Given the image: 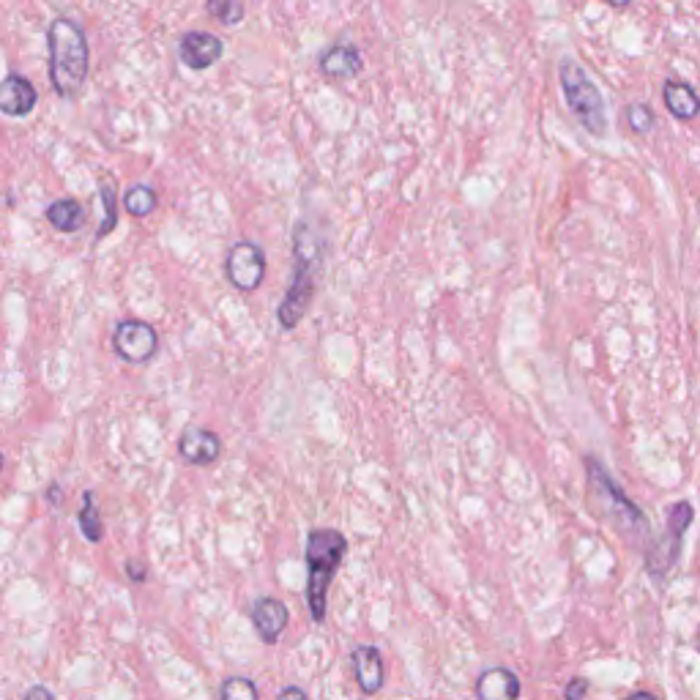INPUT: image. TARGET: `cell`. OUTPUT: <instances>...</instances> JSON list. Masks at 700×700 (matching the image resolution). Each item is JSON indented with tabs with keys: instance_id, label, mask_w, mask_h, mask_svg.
Instances as JSON below:
<instances>
[{
	"instance_id": "e0dca14e",
	"label": "cell",
	"mask_w": 700,
	"mask_h": 700,
	"mask_svg": "<svg viewBox=\"0 0 700 700\" xmlns=\"http://www.w3.org/2000/svg\"><path fill=\"white\" fill-rule=\"evenodd\" d=\"M47 219H50V225L55 227V230H61V233H77V230L85 225V211L77 200L63 197V200L50 203Z\"/></svg>"
},
{
	"instance_id": "5b68a950",
	"label": "cell",
	"mask_w": 700,
	"mask_h": 700,
	"mask_svg": "<svg viewBox=\"0 0 700 700\" xmlns=\"http://www.w3.org/2000/svg\"><path fill=\"white\" fill-rule=\"evenodd\" d=\"M561 88H564V99H567L569 110L575 113V118L583 124L586 132L597 134V137L608 132L605 99H602L594 80L586 74V69L572 58L561 63Z\"/></svg>"
},
{
	"instance_id": "cb8c5ba5",
	"label": "cell",
	"mask_w": 700,
	"mask_h": 700,
	"mask_svg": "<svg viewBox=\"0 0 700 700\" xmlns=\"http://www.w3.org/2000/svg\"><path fill=\"white\" fill-rule=\"evenodd\" d=\"M586 690H588V681L586 679H572L567 684V690H564V698H567V700H583V698H586Z\"/></svg>"
},
{
	"instance_id": "44dd1931",
	"label": "cell",
	"mask_w": 700,
	"mask_h": 700,
	"mask_svg": "<svg viewBox=\"0 0 700 700\" xmlns=\"http://www.w3.org/2000/svg\"><path fill=\"white\" fill-rule=\"evenodd\" d=\"M222 700H260L255 681L244 676H233L222 684Z\"/></svg>"
},
{
	"instance_id": "603a6c76",
	"label": "cell",
	"mask_w": 700,
	"mask_h": 700,
	"mask_svg": "<svg viewBox=\"0 0 700 700\" xmlns=\"http://www.w3.org/2000/svg\"><path fill=\"white\" fill-rule=\"evenodd\" d=\"M627 121H629V126H632V132H638V134H649L651 129H654V124H657L654 110H651L649 104H640V102L629 104Z\"/></svg>"
},
{
	"instance_id": "52a82bcc",
	"label": "cell",
	"mask_w": 700,
	"mask_h": 700,
	"mask_svg": "<svg viewBox=\"0 0 700 700\" xmlns=\"http://www.w3.org/2000/svg\"><path fill=\"white\" fill-rule=\"evenodd\" d=\"M115 353L129 364H145L159 348V334L143 320H121L113 331Z\"/></svg>"
},
{
	"instance_id": "83f0119b",
	"label": "cell",
	"mask_w": 700,
	"mask_h": 700,
	"mask_svg": "<svg viewBox=\"0 0 700 700\" xmlns=\"http://www.w3.org/2000/svg\"><path fill=\"white\" fill-rule=\"evenodd\" d=\"M627 700H657L651 692H635V695H629Z\"/></svg>"
},
{
	"instance_id": "8fae6325",
	"label": "cell",
	"mask_w": 700,
	"mask_h": 700,
	"mask_svg": "<svg viewBox=\"0 0 700 700\" xmlns=\"http://www.w3.org/2000/svg\"><path fill=\"white\" fill-rule=\"evenodd\" d=\"M36 88L28 77L22 74H9L0 85V110L9 118H22L36 107Z\"/></svg>"
},
{
	"instance_id": "277c9868",
	"label": "cell",
	"mask_w": 700,
	"mask_h": 700,
	"mask_svg": "<svg viewBox=\"0 0 700 700\" xmlns=\"http://www.w3.org/2000/svg\"><path fill=\"white\" fill-rule=\"evenodd\" d=\"M588 468V484H591V493L597 498L602 515L608 517L610 523L616 525L621 534L627 536H649V520L643 517L638 506L632 504L627 498V493L618 487L610 474L605 471V465L594 460V457H586Z\"/></svg>"
},
{
	"instance_id": "ffe728a7",
	"label": "cell",
	"mask_w": 700,
	"mask_h": 700,
	"mask_svg": "<svg viewBox=\"0 0 700 700\" xmlns=\"http://www.w3.org/2000/svg\"><path fill=\"white\" fill-rule=\"evenodd\" d=\"M206 11L211 17H217L219 22H225V25L233 28L244 17V3L241 0H208Z\"/></svg>"
},
{
	"instance_id": "f1b7e54d",
	"label": "cell",
	"mask_w": 700,
	"mask_h": 700,
	"mask_svg": "<svg viewBox=\"0 0 700 700\" xmlns=\"http://www.w3.org/2000/svg\"><path fill=\"white\" fill-rule=\"evenodd\" d=\"M608 6H613V9H627L629 0H605Z\"/></svg>"
},
{
	"instance_id": "ac0fdd59",
	"label": "cell",
	"mask_w": 700,
	"mask_h": 700,
	"mask_svg": "<svg viewBox=\"0 0 700 700\" xmlns=\"http://www.w3.org/2000/svg\"><path fill=\"white\" fill-rule=\"evenodd\" d=\"M124 206L132 217H148L156 208V192L145 184L132 186L124 195Z\"/></svg>"
},
{
	"instance_id": "9a60e30c",
	"label": "cell",
	"mask_w": 700,
	"mask_h": 700,
	"mask_svg": "<svg viewBox=\"0 0 700 700\" xmlns=\"http://www.w3.org/2000/svg\"><path fill=\"white\" fill-rule=\"evenodd\" d=\"M320 72L331 80H348L353 74L361 72V55L353 44L342 42L334 44L331 50L323 52L320 58Z\"/></svg>"
},
{
	"instance_id": "6da1fadb",
	"label": "cell",
	"mask_w": 700,
	"mask_h": 700,
	"mask_svg": "<svg viewBox=\"0 0 700 700\" xmlns=\"http://www.w3.org/2000/svg\"><path fill=\"white\" fill-rule=\"evenodd\" d=\"M50 44V80L55 93L63 99H72L83 91L91 69V50L85 31L74 20L58 17L47 31Z\"/></svg>"
},
{
	"instance_id": "ba28073f",
	"label": "cell",
	"mask_w": 700,
	"mask_h": 700,
	"mask_svg": "<svg viewBox=\"0 0 700 700\" xmlns=\"http://www.w3.org/2000/svg\"><path fill=\"white\" fill-rule=\"evenodd\" d=\"M266 277V255L258 244L252 241H238L236 247L227 255V279L233 282V288L241 293H252L260 288V282Z\"/></svg>"
},
{
	"instance_id": "4316f807",
	"label": "cell",
	"mask_w": 700,
	"mask_h": 700,
	"mask_svg": "<svg viewBox=\"0 0 700 700\" xmlns=\"http://www.w3.org/2000/svg\"><path fill=\"white\" fill-rule=\"evenodd\" d=\"M126 575L132 577V580H137V583H143L145 567L143 564H137V561H129V564H126Z\"/></svg>"
},
{
	"instance_id": "5bb4252c",
	"label": "cell",
	"mask_w": 700,
	"mask_h": 700,
	"mask_svg": "<svg viewBox=\"0 0 700 700\" xmlns=\"http://www.w3.org/2000/svg\"><path fill=\"white\" fill-rule=\"evenodd\" d=\"M476 698L479 700H517L520 698V679L509 668L484 670L476 679Z\"/></svg>"
},
{
	"instance_id": "7402d4cb",
	"label": "cell",
	"mask_w": 700,
	"mask_h": 700,
	"mask_svg": "<svg viewBox=\"0 0 700 700\" xmlns=\"http://www.w3.org/2000/svg\"><path fill=\"white\" fill-rule=\"evenodd\" d=\"M102 206H104V219H102V227L96 230V238H104L110 230L115 227V222H118V208H115V186L113 181L107 184L104 181L102 184Z\"/></svg>"
},
{
	"instance_id": "2e32d148",
	"label": "cell",
	"mask_w": 700,
	"mask_h": 700,
	"mask_svg": "<svg viewBox=\"0 0 700 700\" xmlns=\"http://www.w3.org/2000/svg\"><path fill=\"white\" fill-rule=\"evenodd\" d=\"M662 99H665V107L668 113L676 118V121H692L700 115V96L695 93V88L687 83H665L662 88Z\"/></svg>"
},
{
	"instance_id": "30bf717a",
	"label": "cell",
	"mask_w": 700,
	"mask_h": 700,
	"mask_svg": "<svg viewBox=\"0 0 700 700\" xmlns=\"http://www.w3.org/2000/svg\"><path fill=\"white\" fill-rule=\"evenodd\" d=\"M178 452L186 463L192 465H211L217 463L222 454V441L217 433L203 430V427H186L181 441H178Z\"/></svg>"
},
{
	"instance_id": "484cf974",
	"label": "cell",
	"mask_w": 700,
	"mask_h": 700,
	"mask_svg": "<svg viewBox=\"0 0 700 700\" xmlns=\"http://www.w3.org/2000/svg\"><path fill=\"white\" fill-rule=\"evenodd\" d=\"M277 700H307V692L301 690V687H285V690L279 692Z\"/></svg>"
},
{
	"instance_id": "d6986e66",
	"label": "cell",
	"mask_w": 700,
	"mask_h": 700,
	"mask_svg": "<svg viewBox=\"0 0 700 700\" xmlns=\"http://www.w3.org/2000/svg\"><path fill=\"white\" fill-rule=\"evenodd\" d=\"M80 531L88 542H102L104 525L96 512V498L93 493H83V509H80Z\"/></svg>"
},
{
	"instance_id": "7a4b0ae2",
	"label": "cell",
	"mask_w": 700,
	"mask_h": 700,
	"mask_svg": "<svg viewBox=\"0 0 700 700\" xmlns=\"http://www.w3.org/2000/svg\"><path fill=\"white\" fill-rule=\"evenodd\" d=\"M348 553V539L334 531V528H315L307 536L304 545V558H307L309 580L304 588V599H307L312 621L320 624L326 613H329V588L331 580L340 569L342 558Z\"/></svg>"
},
{
	"instance_id": "9c48e42d",
	"label": "cell",
	"mask_w": 700,
	"mask_h": 700,
	"mask_svg": "<svg viewBox=\"0 0 700 700\" xmlns=\"http://www.w3.org/2000/svg\"><path fill=\"white\" fill-rule=\"evenodd\" d=\"M222 52H225V42H222L219 36H214V33L206 31L186 33L184 39H181V44H178V58H181V63L189 66V69H195V72L211 69V66L222 58Z\"/></svg>"
},
{
	"instance_id": "d4e9b609",
	"label": "cell",
	"mask_w": 700,
	"mask_h": 700,
	"mask_svg": "<svg viewBox=\"0 0 700 700\" xmlns=\"http://www.w3.org/2000/svg\"><path fill=\"white\" fill-rule=\"evenodd\" d=\"M25 700H55V695H52L44 684H36V687H31V690L25 692Z\"/></svg>"
},
{
	"instance_id": "8992f818",
	"label": "cell",
	"mask_w": 700,
	"mask_h": 700,
	"mask_svg": "<svg viewBox=\"0 0 700 700\" xmlns=\"http://www.w3.org/2000/svg\"><path fill=\"white\" fill-rule=\"evenodd\" d=\"M692 506L687 501H679L676 506H670L668 512V531L662 534V539L651 542L649 553H646V569L651 577H665L673 569V564L679 561L681 539L684 531L692 525Z\"/></svg>"
},
{
	"instance_id": "3957f363",
	"label": "cell",
	"mask_w": 700,
	"mask_h": 700,
	"mask_svg": "<svg viewBox=\"0 0 700 700\" xmlns=\"http://www.w3.org/2000/svg\"><path fill=\"white\" fill-rule=\"evenodd\" d=\"M293 255H296V263H293L290 288L277 309V320L282 329H296V326H299L304 312H307L309 301H312V293H315V271H318L320 249L315 236H312V230L307 227V222H301V225L296 227Z\"/></svg>"
},
{
	"instance_id": "7c38bea8",
	"label": "cell",
	"mask_w": 700,
	"mask_h": 700,
	"mask_svg": "<svg viewBox=\"0 0 700 700\" xmlns=\"http://www.w3.org/2000/svg\"><path fill=\"white\" fill-rule=\"evenodd\" d=\"M290 621V610L285 602H279L274 597H263L255 602L252 608V624L258 629V635L266 643H277L279 635L285 632Z\"/></svg>"
},
{
	"instance_id": "4fadbf2b",
	"label": "cell",
	"mask_w": 700,
	"mask_h": 700,
	"mask_svg": "<svg viewBox=\"0 0 700 700\" xmlns=\"http://www.w3.org/2000/svg\"><path fill=\"white\" fill-rule=\"evenodd\" d=\"M350 662L356 668V681L364 695H375L383 687V659L375 646H356L350 651Z\"/></svg>"
},
{
	"instance_id": "f546056e",
	"label": "cell",
	"mask_w": 700,
	"mask_h": 700,
	"mask_svg": "<svg viewBox=\"0 0 700 700\" xmlns=\"http://www.w3.org/2000/svg\"><path fill=\"white\" fill-rule=\"evenodd\" d=\"M58 493H61V490H58V484H52V487H50V501H52V504H58V501H61V495H58Z\"/></svg>"
}]
</instances>
